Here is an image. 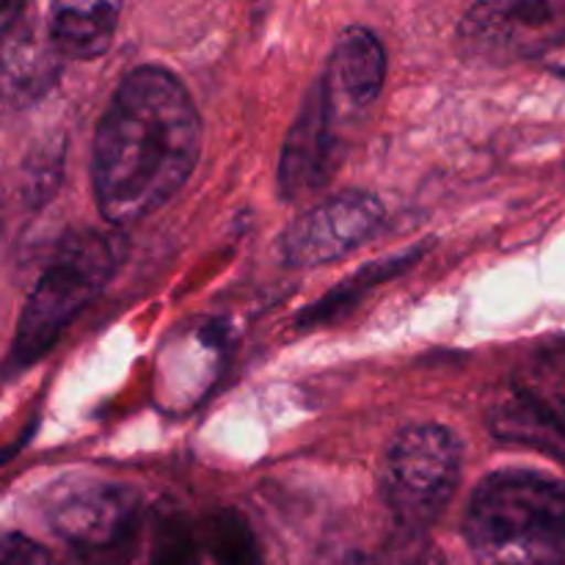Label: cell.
I'll list each match as a JSON object with an SVG mask.
<instances>
[{
    "label": "cell",
    "instance_id": "2",
    "mask_svg": "<svg viewBox=\"0 0 565 565\" xmlns=\"http://www.w3.org/2000/svg\"><path fill=\"white\" fill-rule=\"evenodd\" d=\"M480 565H565V483L535 469L480 480L463 519Z\"/></svg>",
    "mask_w": 565,
    "mask_h": 565
},
{
    "label": "cell",
    "instance_id": "13",
    "mask_svg": "<svg viewBox=\"0 0 565 565\" xmlns=\"http://www.w3.org/2000/svg\"><path fill=\"white\" fill-rule=\"evenodd\" d=\"M417 257H423V252H419V248H412V252L397 254V257L367 263L362 270H356L351 279L340 281V285H337L331 292H326L320 301H315L312 307L303 309V312L298 315L296 323L301 326V329H315V326L334 323V320L340 318V315H345L348 309L364 296V292H370L375 285H381V281H390L392 276H397L401 270H406L408 265L417 263Z\"/></svg>",
    "mask_w": 565,
    "mask_h": 565
},
{
    "label": "cell",
    "instance_id": "11",
    "mask_svg": "<svg viewBox=\"0 0 565 565\" xmlns=\"http://www.w3.org/2000/svg\"><path fill=\"white\" fill-rule=\"evenodd\" d=\"M25 17L28 9L22 6H9L3 11V83L6 94L17 103L47 92L55 77L53 55L36 42Z\"/></svg>",
    "mask_w": 565,
    "mask_h": 565
},
{
    "label": "cell",
    "instance_id": "6",
    "mask_svg": "<svg viewBox=\"0 0 565 565\" xmlns=\"http://www.w3.org/2000/svg\"><path fill=\"white\" fill-rule=\"evenodd\" d=\"M384 204L367 191H342L312 204L281 237V257L290 268H318L345 257L384 224Z\"/></svg>",
    "mask_w": 565,
    "mask_h": 565
},
{
    "label": "cell",
    "instance_id": "9",
    "mask_svg": "<svg viewBox=\"0 0 565 565\" xmlns=\"http://www.w3.org/2000/svg\"><path fill=\"white\" fill-rule=\"evenodd\" d=\"M386 77V53L370 28L353 25L340 33L320 77L331 114L340 125L364 114L379 99Z\"/></svg>",
    "mask_w": 565,
    "mask_h": 565
},
{
    "label": "cell",
    "instance_id": "5",
    "mask_svg": "<svg viewBox=\"0 0 565 565\" xmlns=\"http://www.w3.org/2000/svg\"><path fill=\"white\" fill-rule=\"evenodd\" d=\"M44 519L64 544L83 555H105L130 544L143 519L136 489L108 480H66L50 491Z\"/></svg>",
    "mask_w": 565,
    "mask_h": 565
},
{
    "label": "cell",
    "instance_id": "16",
    "mask_svg": "<svg viewBox=\"0 0 565 565\" xmlns=\"http://www.w3.org/2000/svg\"><path fill=\"white\" fill-rule=\"evenodd\" d=\"M0 565H55L50 552L22 533H6L0 546Z\"/></svg>",
    "mask_w": 565,
    "mask_h": 565
},
{
    "label": "cell",
    "instance_id": "10",
    "mask_svg": "<svg viewBox=\"0 0 565 565\" xmlns=\"http://www.w3.org/2000/svg\"><path fill=\"white\" fill-rule=\"evenodd\" d=\"M489 428L500 439L565 463V408L530 386L508 384L491 401Z\"/></svg>",
    "mask_w": 565,
    "mask_h": 565
},
{
    "label": "cell",
    "instance_id": "15",
    "mask_svg": "<svg viewBox=\"0 0 565 565\" xmlns=\"http://www.w3.org/2000/svg\"><path fill=\"white\" fill-rule=\"evenodd\" d=\"M202 535L180 513L158 519L152 535V565H199Z\"/></svg>",
    "mask_w": 565,
    "mask_h": 565
},
{
    "label": "cell",
    "instance_id": "17",
    "mask_svg": "<svg viewBox=\"0 0 565 565\" xmlns=\"http://www.w3.org/2000/svg\"><path fill=\"white\" fill-rule=\"evenodd\" d=\"M539 61L546 66V70L555 72V75H565V28L555 39H552L550 44H546L544 50H541Z\"/></svg>",
    "mask_w": 565,
    "mask_h": 565
},
{
    "label": "cell",
    "instance_id": "14",
    "mask_svg": "<svg viewBox=\"0 0 565 565\" xmlns=\"http://www.w3.org/2000/svg\"><path fill=\"white\" fill-rule=\"evenodd\" d=\"M199 535H202V546L215 565H265L248 522L230 508L210 513Z\"/></svg>",
    "mask_w": 565,
    "mask_h": 565
},
{
    "label": "cell",
    "instance_id": "7",
    "mask_svg": "<svg viewBox=\"0 0 565 565\" xmlns=\"http://www.w3.org/2000/svg\"><path fill=\"white\" fill-rule=\"evenodd\" d=\"M563 6L557 3H480L461 20V47L480 61H516L535 55L557 36Z\"/></svg>",
    "mask_w": 565,
    "mask_h": 565
},
{
    "label": "cell",
    "instance_id": "1",
    "mask_svg": "<svg viewBox=\"0 0 565 565\" xmlns=\"http://www.w3.org/2000/svg\"><path fill=\"white\" fill-rule=\"evenodd\" d=\"M202 149V119L185 83L138 66L116 86L92 143L99 215L125 226L163 207L188 182Z\"/></svg>",
    "mask_w": 565,
    "mask_h": 565
},
{
    "label": "cell",
    "instance_id": "3",
    "mask_svg": "<svg viewBox=\"0 0 565 565\" xmlns=\"http://www.w3.org/2000/svg\"><path fill=\"white\" fill-rule=\"evenodd\" d=\"M125 259V243L119 235L99 230H83L58 243L22 303L14 342L9 353V370H25L50 353L77 315L103 292Z\"/></svg>",
    "mask_w": 565,
    "mask_h": 565
},
{
    "label": "cell",
    "instance_id": "8",
    "mask_svg": "<svg viewBox=\"0 0 565 565\" xmlns=\"http://www.w3.org/2000/svg\"><path fill=\"white\" fill-rule=\"evenodd\" d=\"M342 163V132L340 121L331 114L320 81L303 99L301 114L292 121L285 138L279 160V191L281 196L298 202L320 188L337 174Z\"/></svg>",
    "mask_w": 565,
    "mask_h": 565
},
{
    "label": "cell",
    "instance_id": "4",
    "mask_svg": "<svg viewBox=\"0 0 565 565\" xmlns=\"http://www.w3.org/2000/svg\"><path fill=\"white\" fill-rule=\"evenodd\" d=\"M461 483V441L445 425H412L386 452L381 491L406 530H428Z\"/></svg>",
    "mask_w": 565,
    "mask_h": 565
},
{
    "label": "cell",
    "instance_id": "12",
    "mask_svg": "<svg viewBox=\"0 0 565 565\" xmlns=\"http://www.w3.org/2000/svg\"><path fill=\"white\" fill-rule=\"evenodd\" d=\"M116 22H119V6L116 3L53 6L47 25L50 47L64 58H97L114 42Z\"/></svg>",
    "mask_w": 565,
    "mask_h": 565
}]
</instances>
